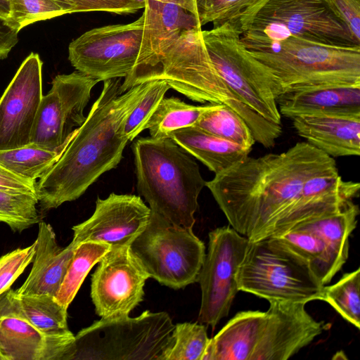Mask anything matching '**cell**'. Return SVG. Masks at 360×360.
<instances>
[{"mask_svg": "<svg viewBox=\"0 0 360 360\" xmlns=\"http://www.w3.org/2000/svg\"><path fill=\"white\" fill-rule=\"evenodd\" d=\"M338 169L306 141L280 153L249 157L205 181L231 227L253 242L266 238L309 178Z\"/></svg>", "mask_w": 360, "mask_h": 360, "instance_id": "6da1fadb", "label": "cell"}, {"mask_svg": "<svg viewBox=\"0 0 360 360\" xmlns=\"http://www.w3.org/2000/svg\"><path fill=\"white\" fill-rule=\"evenodd\" d=\"M150 82L122 92L119 78L103 81L85 121L57 162L37 181L41 211L77 200L103 174L117 166L129 142L124 134L126 122Z\"/></svg>", "mask_w": 360, "mask_h": 360, "instance_id": "7a4b0ae2", "label": "cell"}, {"mask_svg": "<svg viewBox=\"0 0 360 360\" xmlns=\"http://www.w3.org/2000/svg\"><path fill=\"white\" fill-rule=\"evenodd\" d=\"M269 304L266 311L237 313L210 339L202 360H287L330 327L306 304Z\"/></svg>", "mask_w": 360, "mask_h": 360, "instance_id": "3957f363", "label": "cell"}, {"mask_svg": "<svg viewBox=\"0 0 360 360\" xmlns=\"http://www.w3.org/2000/svg\"><path fill=\"white\" fill-rule=\"evenodd\" d=\"M132 149L137 190L150 210L173 224L193 229L205 186L193 157L170 137L139 138Z\"/></svg>", "mask_w": 360, "mask_h": 360, "instance_id": "277c9868", "label": "cell"}, {"mask_svg": "<svg viewBox=\"0 0 360 360\" xmlns=\"http://www.w3.org/2000/svg\"><path fill=\"white\" fill-rule=\"evenodd\" d=\"M248 51L273 74L281 94L319 86H360V46L329 45L290 37L266 49Z\"/></svg>", "mask_w": 360, "mask_h": 360, "instance_id": "5b68a950", "label": "cell"}, {"mask_svg": "<svg viewBox=\"0 0 360 360\" xmlns=\"http://www.w3.org/2000/svg\"><path fill=\"white\" fill-rule=\"evenodd\" d=\"M239 291L271 302L323 300V287L307 259L276 237L250 242L237 274Z\"/></svg>", "mask_w": 360, "mask_h": 360, "instance_id": "8992f818", "label": "cell"}, {"mask_svg": "<svg viewBox=\"0 0 360 360\" xmlns=\"http://www.w3.org/2000/svg\"><path fill=\"white\" fill-rule=\"evenodd\" d=\"M241 31L226 22L202 30L209 56L230 91L268 121L281 124L277 98L281 86L270 70L240 41Z\"/></svg>", "mask_w": 360, "mask_h": 360, "instance_id": "52a82bcc", "label": "cell"}, {"mask_svg": "<svg viewBox=\"0 0 360 360\" xmlns=\"http://www.w3.org/2000/svg\"><path fill=\"white\" fill-rule=\"evenodd\" d=\"M295 37L335 46H360L323 0H269L240 34L250 51Z\"/></svg>", "mask_w": 360, "mask_h": 360, "instance_id": "ba28073f", "label": "cell"}, {"mask_svg": "<svg viewBox=\"0 0 360 360\" xmlns=\"http://www.w3.org/2000/svg\"><path fill=\"white\" fill-rule=\"evenodd\" d=\"M174 328L165 311L101 318L75 335L72 360H158Z\"/></svg>", "mask_w": 360, "mask_h": 360, "instance_id": "9c48e42d", "label": "cell"}, {"mask_svg": "<svg viewBox=\"0 0 360 360\" xmlns=\"http://www.w3.org/2000/svg\"><path fill=\"white\" fill-rule=\"evenodd\" d=\"M130 248L150 278L173 289L198 281L205 247L193 232L152 212L143 231Z\"/></svg>", "mask_w": 360, "mask_h": 360, "instance_id": "30bf717a", "label": "cell"}, {"mask_svg": "<svg viewBox=\"0 0 360 360\" xmlns=\"http://www.w3.org/2000/svg\"><path fill=\"white\" fill-rule=\"evenodd\" d=\"M143 14L128 24L90 30L74 39L68 47V59L77 70L99 82L129 76L139 58Z\"/></svg>", "mask_w": 360, "mask_h": 360, "instance_id": "8fae6325", "label": "cell"}, {"mask_svg": "<svg viewBox=\"0 0 360 360\" xmlns=\"http://www.w3.org/2000/svg\"><path fill=\"white\" fill-rule=\"evenodd\" d=\"M249 244L247 237L230 226L209 233L208 251L197 281L202 293L198 323L214 329L228 316L239 291L237 274Z\"/></svg>", "mask_w": 360, "mask_h": 360, "instance_id": "7c38bea8", "label": "cell"}, {"mask_svg": "<svg viewBox=\"0 0 360 360\" xmlns=\"http://www.w3.org/2000/svg\"><path fill=\"white\" fill-rule=\"evenodd\" d=\"M98 82L79 71L56 75L41 98L30 143L51 150L67 146L86 120L84 110Z\"/></svg>", "mask_w": 360, "mask_h": 360, "instance_id": "4fadbf2b", "label": "cell"}, {"mask_svg": "<svg viewBox=\"0 0 360 360\" xmlns=\"http://www.w3.org/2000/svg\"><path fill=\"white\" fill-rule=\"evenodd\" d=\"M150 278L129 246L110 248L92 275L91 297L101 318L129 316L143 300Z\"/></svg>", "mask_w": 360, "mask_h": 360, "instance_id": "5bb4252c", "label": "cell"}, {"mask_svg": "<svg viewBox=\"0 0 360 360\" xmlns=\"http://www.w3.org/2000/svg\"><path fill=\"white\" fill-rule=\"evenodd\" d=\"M42 65L39 56L30 53L0 98V150L30 142L43 96Z\"/></svg>", "mask_w": 360, "mask_h": 360, "instance_id": "9a60e30c", "label": "cell"}, {"mask_svg": "<svg viewBox=\"0 0 360 360\" xmlns=\"http://www.w3.org/2000/svg\"><path fill=\"white\" fill-rule=\"evenodd\" d=\"M14 291L0 295V349L8 360H72L75 335L41 333L21 312Z\"/></svg>", "mask_w": 360, "mask_h": 360, "instance_id": "2e32d148", "label": "cell"}, {"mask_svg": "<svg viewBox=\"0 0 360 360\" xmlns=\"http://www.w3.org/2000/svg\"><path fill=\"white\" fill-rule=\"evenodd\" d=\"M150 214L140 196L112 193L98 198L93 214L72 227V241L103 243L110 248L130 246L147 226Z\"/></svg>", "mask_w": 360, "mask_h": 360, "instance_id": "e0dca14e", "label": "cell"}, {"mask_svg": "<svg viewBox=\"0 0 360 360\" xmlns=\"http://www.w3.org/2000/svg\"><path fill=\"white\" fill-rule=\"evenodd\" d=\"M141 51L136 69L120 85L122 92L135 86L138 79L158 65L184 32L201 27L198 18L170 3L146 0Z\"/></svg>", "mask_w": 360, "mask_h": 360, "instance_id": "ac0fdd59", "label": "cell"}, {"mask_svg": "<svg viewBox=\"0 0 360 360\" xmlns=\"http://www.w3.org/2000/svg\"><path fill=\"white\" fill-rule=\"evenodd\" d=\"M359 189L358 182L343 180L338 169L308 179L266 238L280 235L302 221L340 211L359 196Z\"/></svg>", "mask_w": 360, "mask_h": 360, "instance_id": "d6986e66", "label": "cell"}, {"mask_svg": "<svg viewBox=\"0 0 360 360\" xmlns=\"http://www.w3.org/2000/svg\"><path fill=\"white\" fill-rule=\"evenodd\" d=\"M306 142L331 158L360 154V113L316 112L292 117Z\"/></svg>", "mask_w": 360, "mask_h": 360, "instance_id": "ffe728a7", "label": "cell"}, {"mask_svg": "<svg viewBox=\"0 0 360 360\" xmlns=\"http://www.w3.org/2000/svg\"><path fill=\"white\" fill-rule=\"evenodd\" d=\"M33 264L22 285L15 290L17 295L48 294L55 297L67 272L77 244L72 241L63 248L57 243L51 226L38 223Z\"/></svg>", "mask_w": 360, "mask_h": 360, "instance_id": "44dd1931", "label": "cell"}, {"mask_svg": "<svg viewBox=\"0 0 360 360\" xmlns=\"http://www.w3.org/2000/svg\"><path fill=\"white\" fill-rule=\"evenodd\" d=\"M281 115L294 117L316 112L360 113V86H328L281 94L277 98Z\"/></svg>", "mask_w": 360, "mask_h": 360, "instance_id": "7402d4cb", "label": "cell"}, {"mask_svg": "<svg viewBox=\"0 0 360 360\" xmlns=\"http://www.w3.org/2000/svg\"><path fill=\"white\" fill-rule=\"evenodd\" d=\"M169 137L215 174L243 160L251 151L194 126L177 129Z\"/></svg>", "mask_w": 360, "mask_h": 360, "instance_id": "603a6c76", "label": "cell"}, {"mask_svg": "<svg viewBox=\"0 0 360 360\" xmlns=\"http://www.w3.org/2000/svg\"><path fill=\"white\" fill-rule=\"evenodd\" d=\"M271 237H276L309 262L323 285L328 283L342 268L326 243L314 231L299 226Z\"/></svg>", "mask_w": 360, "mask_h": 360, "instance_id": "cb8c5ba5", "label": "cell"}, {"mask_svg": "<svg viewBox=\"0 0 360 360\" xmlns=\"http://www.w3.org/2000/svg\"><path fill=\"white\" fill-rule=\"evenodd\" d=\"M359 214L358 205L352 202L336 213L306 220L295 226L310 229L321 236L343 266L348 258L349 238L356 226Z\"/></svg>", "mask_w": 360, "mask_h": 360, "instance_id": "d4e9b609", "label": "cell"}, {"mask_svg": "<svg viewBox=\"0 0 360 360\" xmlns=\"http://www.w3.org/2000/svg\"><path fill=\"white\" fill-rule=\"evenodd\" d=\"M215 103L188 104L176 97H164L144 126L154 139L169 137L177 129L193 126Z\"/></svg>", "mask_w": 360, "mask_h": 360, "instance_id": "484cf974", "label": "cell"}, {"mask_svg": "<svg viewBox=\"0 0 360 360\" xmlns=\"http://www.w3.org/2000/svg\"><path fill=\"white\" fill-rule=\"evenodd\" d=\"M67 146L51 150L30 143L0 150V164L23 179L37 181L57 162Z\"/></svg>", "mask_w": 360, "mask_h": 360, "instance_id": "4316f807", "label": "cell"}, {"mask_svg": "<svg viewBox=\"0 0 360 360\" xmlns=\"http://www.w3.org/2000/svg\"><path fill=\"white\" fill-rule=\"evenodd\" d=\"M15 295L24 316L41 333L53 335L69 330L68 309L53 296L48 294L19 296L15 293Z\"/></svg>", "mask_w": 360, "mask_h": 360, "instance_id": "83f0119b", "label": "cell"}, {"mask_svg": "<svg viewBox=\"0 0 360 360\" xmlns=\"http://www.w3.org/2000/svg\"><path fill=\"white\" fill-rule=\"evenodd\" d=\"M269 0H195L200 26L212 22L214 27L226 22L235 23L245 31L259 9Z\"/></svg>", "mask_w": 360, "mask_h": 360, "instance_id": "f1b7e54d", "label": "cell"}, {"mask_svg": "<svg viewBox=\"0 0 360 360\" xmlns=\"http://www.w3.org/2000/svg\"><path fill=\"white\" fill-rule=\"evenodd\" d=\"M193 126L250 150L256 142L243 119L224 104L215 103Z\"/></svg>", "mask_w": 360, "mask_h": 360, "instance_id": "f546056e", "label": "cell"}, {"mask_svg": "<svg viewBox=\"0 0 360 360\" xmlns=\"http://www.w3.org/2000/svg\"><path fill=\"white\" fill-rule=\"evenodd\" d=\"M110 249L108 245L94 242L77 244L62 284L55 299L68 308L92 267Z\"/></svg>", "mask_w": 360, "mask_h": 360, "instance_id": "4dcf8cb0", "label": "cell"}, {"mask_svg": "<svg viewBox=\"0 0 360 360\" xmlns=\"http://www.w3.org/2000/svg\"><path fill=\"white\" fill-rule=\"evenodd\" d=\"M210 339L202 323H177L158 360H202Z\"/></svg>", "mask_w": 360, "mask_h": 360, "instance_id": "1f68e13d", "label": "cell"}, {"mask_svg": "<svg viewBox=\"0 0 360 360\" xmlns=\"http://www.w3.org/2000/svg\"><path fill=\"white\" fill-rule=\"evenodd\" d=\"M36 194L0 189V222L22 232L40 221Z\"/></svg>", "mask_w": 360, "mask_h": 360, "instance_id": "d6a6232c", "label": "cell"}, {"mask_svg": "<svg viewBox=\"0 0 360 360\" xmlns=\"http://www.w3.org/2000/svg\"><path fill=\"white\" fill-rule=\"evenodd\" d=\"M360 269L345 274L331 285L323 287V301L328 302L347 321L360 328Z\"/></svg>", "mask_w": 360, "mask_h": 360, "instance_id": "836d02e7", "label": "cell"}, {"mask_svg": "<svg viewBox=\"0 0 360 360\" xmlns=\"http://www.w3.org/2000/svg\"><path fill=\"white\" fill-rule=\"evenodd\" d=\"M66 14L53 0H11L8 23L18 32L37 21Z\"/></svg>", "mask_w": 360, "mask_h": 360, "instance_id": "e575fe53", "label": "cell"}, {"mask_svg": "<svg viewBox=\"0 0 360 360\" xmlns=\"http://www.w3.org/2000/svg\"><path fill=\"white\" fill-rule=\"evenodd\" d=\"M170 89L164 80H152L142 99L129 115L124 134L129 141H132L144 130V126L151 117L160 101Z\"/></svg>", "mask_w": 360, "mask_h": 360, "instance_id": "d590c367", "label": "cell"}, {"mask_svg": "<svg viewBox=\"0 0 360 360\" xmlns=\"http://www.w3.org/2000/svg\"><path fill=\"white\" fill-rule=\"evenodd\" d=\"M66 13L104 11L116 14L135 13L144 8L136 0H53Z\"/></svg>", "mask_w": 360, "mask_h": 360, "instance_id": "8d00e7d4", "label": "cell"}, {"mask_svg": "<svg viewBox=\"0 0 360 360\" xmlns=\"http://www.w3.org/2000/svg\"><path fill=\"white\" fill-rule=\"evenodd\" d=\"M35 241L30 246L18 248L0 257V295L10 289L34 259Z\"/></svg>", "mask_w": 360, "mask_h": 360, "instance_id": "74e56055", "label": "cell"}, {"mask_svg": "<svg viewBox=\"0 0 360 360\" xmlns=\"http://www.w3.org/2000/svg\"><path fill=\"white\" fill-rule=\"evenodd\" d=\"M360 44V0H323Z\"/></svg>", "mask_w": 360, "mask_h": 360, "instance_id": "f35d334b", "label": "cell"}, {"mask_svg": "<svg viewBox=\"0 0 360 360\" xmlns=\"http://www.w3.org/2000/svg\"><path fill=\"white\" fill-rule=\"evenodd\" d=\"M0 189L27 192L37 195V181L23 179L0 164Z\"/></svg>", "mask_w": 360, "mask_h": 360, "instance_id": "ab89813d", "label": "cell"}, {"mask_svg": "<svg viewBox=\"0 0 360 360\" xmlns=\"http://www.w3.org/2000/svg\"><path fill=\"white\" fill-rule=\"evenodd\" d=\"M18 31L0 18V60L7 58L18 41Z\"/></svg>", "mask_w": 360, "mask_h": 360, "instance_id": "60d3db41", "label": "cell"}, {"mask_svg": "<svg viewBox=\"0 0 360 360\" xmlns=\"http://www.w3.org/2000/svg\"><path fill=\"white\" fill-rule=\"evenodd\" d=\"M136 1L144 5L146 0H136ZM165 3H170L178 5L187 10L198 18L196 1L195 0H153Z\"/></svg>", "mask_w": 360, "mask_h": 360, "instance_id": "b9f144b4", "label": "cell"}, {"mask_svg": "<svg viewBox=\"0 0 360 360\" xmlns=\"http://www.w3.org/2000/svg\"><path fill=\"white\" fill-rule=\"evenodd\" d=\"M11 11V0H0V18L8 21Z\"/></svg>", "mask_w": 360, "mask_h": 360, "instance_id": "7bdbcfd3", "label": "cell"}, {"mask_svg": "<svg viewBox=\"0 0 360 360\" xmlns=\"http://www.w3.org/2000/svg\"><path fill=\"white\" fill-rule=\"evenodd\" d=\"M0 360H8L7 357L4 354L0 349Z\"/></svg>", "mask_w": 360, "mask_h": 360, "instance_id": "ee69618b", "label": "cell"}]
</instances>
